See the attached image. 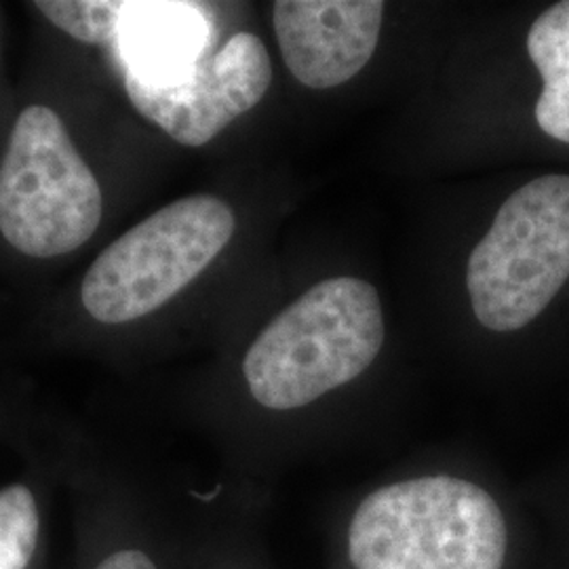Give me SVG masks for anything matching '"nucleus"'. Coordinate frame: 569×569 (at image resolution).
<instances>
[{"label": "nucleus", "instance_id": "20e7f679", "mask_svg": "<svg viewBox=\"0 0 569 569\" xmlns=\"http://www.w3.org/2000/svg\"><path fill=\"white\" fill-rule=\"evenodd\" d=\"M102 222V190L60 117L28 106L0 163V232L30 258H58Z\"/></svg>", "mask_w": 569, "mask_h": 569}, {"label": "nucleus", "instance_id": "7ed1b4c3", "mask_svg": "<svg viewBox=\"0 0 569 569\" xmlns=\"http://www.w3.org/2000/svg\"><path fill=\"white\" fill-rule=\"evenodd\" d=\"M569 279V176H545L512 192L475 244L467 287L491 331L529 326Z\"/></svg>", "mask_w": 569, "mask_h": 569}, {"label": "nucleus", "instance_id": "f8f14e48", "mask_svg": "<svg viewBox=\"0 0 569 569\" xmlns=\"http://www.w3.org/2000/svg\"><path fill=\"white\" fill-rule=\"evenodd\" d=\"M49 533L41 496L30 483L0 488V569H47Z\"/></svg>", "mask_w": 569, "mask_h": 569}, {"label": "nucleus", "instance_id": "423d86ee", "mask_svg": "<svg viewBox=\"0 0 569 569\" xmlns=\"http://www.w3.org/2000/svg\"><path fill=\"white\" fill-rule=\"evenodd\" d=\"M270 82L272 63L264 42L251 32H237L180 87L152 89L124 79V89L142 117L176 142L197 148L262 102Z\"/></svg>", "mask_w": 569, "mask_h": 569}, {"label": "nucleus", "instance_id": "1a4fd4ad", "mask_svg": "<svg viewBox=\"0 0 569 569\" xmlns=\"http://www.w3.org/2000/svg\"><path fill=\"white\" fill-rule=\"evenodd\" d=\"M216 21L199 2H122L114 47L124 79L152 89L180 87L213 51Z\"/></svg>", "mask_w": 569, "mask_h": 569}, {"label": "nucleus", "instance_id": "f03ea898", "mask_svg": "<svg viewBox=\"0 0 569 569\" xmlns=\"http://www.w3.org/2000/svg\"><path fill=\"white\" fill-rule=\"evenodd\" d=\"M380 296L357 277L308 289L244 352V390L264 413H302L357 382L385 346Z\"/></svg>", "mask_w": 569, "mask_h": 569}, {"label": "nucleus", "instance_id": "9b49d317", "mask_svg": "<svg viewBox=\"0 0 569 569\" xmlns=\"http://www.w3.org/2000/svg\"><path fill=\"white\" fill-rule=\"evenodd\" d=\"M528 53L542 77L536 121L547 136L569 143V0L552 4L533 21Z\"/></svg>", "mask_w": 569, "mask_h": 569}, {"label": "nucleus", "instance_id": "4468645a", "mask_svg": "<svg viewBox=\"0 0 569 569\" xmlns=\"http://www.w3.org/2000/svg\"><path fill=\"white\" fill-rule=\"evenodd\" d=\"M533 519L540 569H569V489L526 502Z\"/></svg>", "mask_w": 569, "mask_h": 569}, {"label": "nucleus", "instance_id": "0eeeda50", "mask_svg": "<svg viewBox=\"0 0 569 569\" xmlns=\"http://www.w3.org/2000/svg\"><path fill=\"white\" fill-rule=\"evenodd\" d=\"M385 18L380 0H279L274 34L284 66L310 89H331L371 60Z\"/></svg>", "mask_w": 569, "mask_h": 569}, {"label": "nucleus", "instance_id": "f257e3e1", "mask_svg": "<svg viewBox=\"0 0 569 569\" xmlns=\"http://www.w3.org/2000/svg\"><path fill=\"white\" fill-rule=\"evenodd\" d=\"M323 569H540L526 502L458 470L395 477L327 521Z\"/></svg>", "mask_w": 569, "mask_h": 569}, {"label": "nucleus", "instance_id": "ddd939ff", "mask_svg": "<svg viewBox=\"0 0 569 569\" xmlns=\"http://www.w3.org/2000/svg\"><path fill=\"white\" fill-rule=\"evenodd\" d=\"M34 7L77 41L103 44L117 39L121 0H39Z\"/></svg>", "mask_w": 569, "mask_h": 569}, {"label": "nucleus", "instance_id": "39448f33", "mask_svg": "<svg viewBox=\"0 0 569 569\" xmlns=\"http://www.w3.org/2000/svg\"><path fill=\"white\" fill-rule=\"evenodd\" d=\"M234 228L232 209L218 197L167 204L103 249L82 279V305L108 326L154 312L218 258Z\"/></svg>", "mask_w": 569, "mask_h": 569}, {"label": "nucleus", "instance_id": "9d476101", "mask_svg": "<svg viewBox=\"0 0 569 569\" xmlns=\"http://www.w3.org/2000/svg\"><path fill=\"white\" fill-rule=\"evenodd\" d=\"M197 509L178 515L180 569H277L264 538V505L253 491H190Z\"/></svg>", "mask_w": 569, "mask_h": 569}, {"label": "nucleus", "instance_id": "6e6552de", "mask_svg": "<svg viewBox=\"0 0 569 569\" xmlns=\"http://www.w3.org/2000/svg\"><path fill=\"white\" fill-rule=\"evenodd\" d=\"M72 569H180L178 515H163L121 486L74 493Z\"/></svg>", "mask_w": 569, "mask_h": 569}]
</instances>
